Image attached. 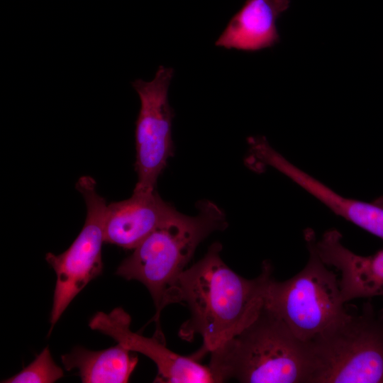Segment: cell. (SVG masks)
<instances>
[{"label": "cell", "mask_w": 383, "mask_h": 383, "mask_svg": "<svg viewBox=\"0 0 383 383\" xmlns=\"http://www.w3.org/2000/svg\"><path fill=\"white\" fill-rule=\"evenodd\" d=\"M221 250V243H213L200 260L181 274L176 284V303L184 302L190 311L178 334L187 341L201 337V348L192 355L199 360L254 321L273 278L267 262L257 277H241L223 261Z\"/></svg>", "instance_id": "cell-1"}, {"label": "cell", "mask_w": 383, "mask_h": 383, "mask_svg": "<svg viewBox=\"0 0 383 383\" xmlns=\"http://www.w3.org/2000/svg\"><path fill=\"white\" fill-rule=\"evenodd\" d=\"M210 354L215 382L310 383L313 369L309 343L265 304L251 323Z\"/></svg>", "instance_id": "cell-2"}, {"label": "cell", "mask_w": 383, "mask_h": 383, "mask_svg": "<svg viewBox=\"0 0 383 383\" xmlns=\"http://www.w3.org/2000/svg\"><path fill=\"white\" fill-rule=\"evenodd\" d=\"M198 213L190 216L178 213L147 236L118 267L116 274L143 284L150 293L156 312L151 321L155 332L162 333L160 313L176 303V284L186 270L199 244L211 233L224 230L228 223L224 212L214 203H197Z\"/></svg>", "instance_id": "cell-3"}, {"label": "cell", "mask_w": 383, "mask_h": 383, "mask_svg": "<svg viewBox=\"0 0 383 383\" xmlns=\"http://www.w3.org/2000/svg\"><path fill=\"white\" fill-rule=\"evenodd\" d=\"M309 343L310 383H383V310L370 303Z\"/></svg>", "instance_id": "cell-4"}, {"label": "cell", "mask_w": 383, "mask_h": 383, "mask_svg": "<svg viewBox=\"0 0 383 383\" xmlns=\"http://www.w3.org/2000/svg\"><path fill=\"white\" fill-rule=\"evenodd\" d=\"M309 253L305 267L283 282L273 277L267 287L265 305L279 316L294 334L304 342L315 338L348 316L339 280L318 255L314 232L304 233Z\"/></svg>", "instance_id": "cell-5"}, {"label": "cell", "mask_w": 383, "mask_h": 383, "mask_svg": "<svg viewBox=\"0 0 383 383\" xmlns=\"http://www.w3.org/2000/svg\"><path fill=\"white\" fill-rule=\"evenodd\" d=\"M77 189L87 206L84 225L78 236L60 255L46 254L45 260L53 268L57 280L50 313L48 335L74 298L103 270L101 248L104 241L106 206L105 199L96 192L95 180L81 177Z\"/></svg>", "instance_id": "cell-6"}, {"label": "cell", "mask_w": 383, "mask_h": 383, "mask_svg": "<svg viewBox=\"0 0 383 383\" xmlns=\"http://www.w3.org/2000/svg\"><path fill=\"white\" fill-rule=\"evenodd\" d=\"M173 75L172 67L160 65L152 80L137 79L131 83L140 101L135 121L138 182L133 193L155 191L159 176L173 156L172 123L174 113L168 101Z\"/></svg>", "instance_id": "cell-7"}, {"label": "cell", "mask_w": 383, "mask_h": 383, "mask_svg": "<svg viewBox=\"0 0 383 383\" xmlns=\"http://www.w3.org/2000/svg\"><path fill=\"white\" fill-rule=\"evenodd\" d=\"M248 165L254 170L271 167L287 176L335 214L383 240V196L366 202L343 196L293 165L274 150L264 136L248 139Z\"/></svg>", "instance_id": "cell-8"}, {"label": "cell", "mask_w": 383, "mask_h": 383, "mask_svg": "<svg viewBox=\"0 0 383 383\" xmlns=\"http://www.w3.org/2000/svg\"><path fill=\"white\" fill-rule=\"evenodd\" d=\"M131 322L130 315L117 307L109 313H96L89 320V326L111 337L131 352H138L151 359L157 368L154 382H215L209 366L201 364L193 355L182 356L170 350L165 345L164 336L155 333L148 338L133 332Z\"/></svg>", "instance_id": "cell-9"}, {"label": "cell", "mask_w": 383, "mask_h": 383, "mask_svg": "<svg viewBox=\"0 0 383 383\" xmlns=\"http://www.w3.org/2000/svg\"><path fill=\"white\" fill-rule=\"evenodd\" d=\"M178 213L156 189L148 193L133 192L130 198L107 205L104 241L133 250Z\"/></svg>", "instance_id": "cell-10"}, {"label": "cell", "mask_w": 383, "mask_h": 383, "mask_svg": "<svg viewBox=\"0 0 383 383\" xmlns=\"http://www.w3.org/2000/svg\"><path fill=\"white\" fill-rule=\"evenodd\" d=\"M315 249L327 266L340 272L339 280L344 303L358 298L383 296V249L376 253L357 255L342 243L339 231H326L319 240H314Z\"/></svg>", "instance_id": "cell-11"}, {"label": "cell", "mask_w": 383, "mask_h": 383, "mask_svg": "<svg viewBox=\"0 0 383 383\" xmlns=\"http://www.w3.org/2000/svg\"><path fill=\"white\" fill-rule=\"evenodd\" d=\"M289 4L290 0H246L215 45L247 52L274 46L280 41L277 21Z\"/></svg>", "instance_id": "cell-12"}, {"label": "cell", "mask_w": 383, "mask_h": 383, "mask_svg": "<svg viewBox=\"0 0 383 383\" xmlns=\"http://www.w3.org/2000/svg\"><path fill=\"white\" fill-rule=\"evenodd\" d=\"M131 352L119 343L98 351L76 346L61 360L67 371L77 370L83 383H125L138 361Z\"/></svg>", "instance_id": "cell-13"}, {"label": "cell", "mask_w": 383, "mask_h": 383, "mask_svg": "<svg viewBox=\"0 0 383 383\" xmlns=\"http://www.w3.org/2000/svg\"><path fill=\"white\" fill-rule=\"evenodd\" d=\"M63 376L62 369L54 362L49 347L46 346L27 367L1 382L53 383Z\"/></svg>", "instance_id": "cell-14"}]
</instances>
